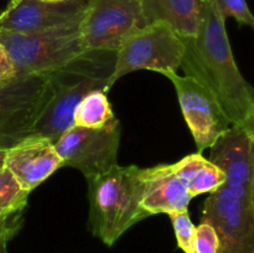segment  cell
I'll return each mask as SVG.
<instances>
[{
  "label": "cell",
  "instance_id": "obj_1",
  "mask_svg": "<svg viewBox=\"0 0 254 253\" xmlns=\"http://www.w3.org/2000/svg\"><path fill=\"white\" fill-rule=\"evenodd\" d=\"M200 1V27L196 36L183 39L181 67L212 94L232 126L254 131L253 88L236 63L226 19L211 0Z\"/></svg>",
  "mask_w": 254,
  "mask_h": 253
},
{
  "label": "cell",
  "instance_id": "obj_2",
  "mask_svg": "<svg viewBox=\"0 0 254 253\" xmlns=\"http://www.w3.org/2000/svg\"><path fill=\"white\" fill-rule=\"evenodd\" d=\"M114 63L116 52L86 50L59 68L44 73V103L31 135L44 136L55 143L73 126V112L86 94L97 89L109 91Z\"/></svg>",
  "mask_w": 254,
  "mask_h": 253
},
{
  "label": "cell",
  "instance_id": "obj_3",
  "mask_svg": "<svg viewBox=\"0 0 254 253\" xmlns=\"http://www.w3.org/2000/svg\"><path fill=\"white\" fill-rule=\"evenodd\" d=\"M89 228L104 245L113 246L131 226L148 217L140 206L141 169L114 165L87 178Z\"/></svg>",
  "mask_w": 254,
  "mask_h": 253
},
{
  "label": "cell",
  "instance_id": "obj_4",
  "mask_svg": "<svg viewBox=\"0 0 254 253\" xmlns=\"http://www.w3.org/2000/svg\"><path fill=\"white\" fill-rule=\"evenodd\" d=\"M0 44L14 63L16 77L54 71L87 50L79 24L34 32L0 30Z\"/></svg>",
  "mask_w": 254,
  "mask_h": 253
},
{
  "label": "cell",
  "instance_id": "obj_5",
  "mask_svg": "<svg viewBox=\"0 0 254 253\" xmlns=\"http://www.w3.org/2000/svg\"><path fill=\"white\" fill-rule=\"evenodd\" d=\"M183 39L166 24L154 22L129 35L116 51L111 87L126 74L150 69L165 74L178 72L184 56Z\"/></svg>",
  "mask_w": 254,
  "mask_h": 253
},
{
  "label": "cell",
  "instance_id": "obj_6",
  "mask_svg": "<svg viewBox=\"0 0 254 253\" xmlns=\"http://www.w3.org/2000/svg\"><path fill=\"white\" fill-rule=\"evenodd\" d=\"M121 135L117 118L98 129L72 126L55 141V148L64 166L77 169L87 179L117 165Z\"/></svg>",
  "mask_w": 254,
  "mask_h": 253
},
{
  "label": "cell",
  "instance_id": "obj_7",
  "mask_svg": "<svg viewBox=\"0 0 254 253\" xmlns=\"http://www.w3.org/2000/svg\"><path fill=\"white\" fill-rule=\"evenodd\" d=\"M144 26L139 0H88L79 32L87 50L116 52Z\"/></svg>",
  "mask_w": 254,
  "mask_h": 253
},
{
  "label": "cell",
  "instance_id": "obj_8",
  "mask_svg": "<svg viewBox=\"0 0 254 253\" xmlns=\"http://www.w3.org/2000/svg\"><path fill=\"white\" fill-rule=\"evenodd\" d=\"M46 86L45 74H30L0 84V148L9 149L31 136Z\"/></svg>",
  "mask_w": 254,
  "mask_h": 253
},
{
  "label": "cell",
  "instance_id": "obj_9",
  "mask_svg": "<svg viewBox=\"0 0 254 253\" xmlns=\"http://www.w3.org/2000/svg\"><path fill=\"white\" fill-rule=\"evenodd\" d=\"M201 221L216 230L221 253H254V203L237 197L225 184L205 200Z\"/></svg>",
  "mask_w": 254,
  "mask_h": 253
},
{
  "label": "cell",
  "instance_id": "obj_10",
  "mask_svg": "<svg viewBox=\"0 0 254 253\" xmlns=\"http://www.w3.org/2000/svg\"><path fill=\"white\" fill-rule=\"evenodd\" d=\"M171 81L178 94L184 119L193 136L197 153H202L230 128V119L212 94L191 77L178 72L164 74Z\"/></svg>",
  "mask_w": 254,
  "mask_h": 253
},
{
  "label": "cell",
  "instance_id": "obj_11",
  "mask_svg": "<svg viewBox=\"0 0 254 253\" xmlns=\"http://www.w3.org/2000/svg\"><path fill=\"white\" fill-rule=\"evenodd\" d=\"M208 160L225 175L237 197L254 203V131L231 126L210 146Z\"/></svg>",
  "mask_w": 254,
  "mask_h": 253
},
{
  "label": "cell",
  "instance_id": "obj_12",
  "mask_svg": "<svg viewBox=\"0 0 254 253\" xmlns=\"http://www.w3.org/2000/svg\"><path fill=\"white\" fill-rule=\"evenodd\" d=\"M88 0L47 2L41 0H10L0 14V30L34 32L81 24Z\"/></svg>",
  "mask_w": 254,
  "mask_h": 253
},
{
  "label": "cell",
  "instance_id": "obj_13",
  "mask_svg": "<svg viewBox=\"0 0 254 253\" xmlns=\"http://www.w3.org/2000/svg\"><path fill=\"white\" fill-rule=\"evenodd\" d=\"M4 166L22 189L31 192L64 166L55 143L44 136L31 135L9 148Z\"/></svg>",
  "mask_w": 254,
  "mask_h": 253
},
{
  "label": "cell",
  "instance_id": "obj_14",
  "mask_svg": "<svg viewBox=\"0 0 254 253\" xmlns=\"http://www.w3.org/2000/svg\"><path fill=\"white\" fill-rule=\"evenodd\" d=\"M141 183L140 206L148 217L188 210L192 200L188 189L173 173L171 164L141 169Z\"/></svg>",
  "mask_w": 254,
  "mask_h": 253
},
{
  "label": "cell",
  "instance_id": "obj_15",
  "mask_svg": "<svg viewBox=\"0 0 254 253\" xmlns=\"http://www.w3.org/2000/svg\"><path fill=\"white\" fill-rule=\"evenodd\" d=\"M145 25L163 22L181 39L196 36L201 22L200 0H139Z\"/></svg>",
  "mask_w": 254,
  "mask_h": 253
},
{
  "label": "cell",
  "instance_id": "obj_16",
  "mask_svg": "<svg viewBox=\"0 0 254 253\" xmlns=\"http://www.w3.org/2000/svg\"><path fill=\"white\" fill-rule=\"evenodd\" d=\"M173 173L188 189L191 197L211 193L225 184V175L201 153L190 154L171 164Z\"/></svg>",
  "mask_w": 254,
  "mask_h": 253
},
{
  "label": "cell",
  "instance_id": "obj_17",
  "mask_svg": "<svg viewBox=\"0 0 254 253\" xmlns=\"http://www.w3.org/2000/svg\"><path fill=\"white\" fill-rule=\"evenodd\" d=\"M116 119L107 92L97 89L81 99L73 112V126L98 129Z\"/></svg>",
  "mask_w": 254,
  "mask_h": 253
},
{
  "label": "cell",
  "instance_id": "obj_18",
  "mask_svg": "<svg viewBox=\"0 0 254 253\" xmlns=\"http://www.w3.org/2000/svg\"><path fill=\"white\" fill-rule=\"evenodd\" d=\"M30 192L21 188L5 166L0 169V218L22 213Z\"/></svg>",
  "mask_w": 254,
  "mask_h": 253
},
{
  "label": "cell",
  "instance_id": "obj_19",
  "mask_svg": "<svg viewBox=\"0 0 254 253\" xmlns=\"http://www.w3.org/2000/svg\"><path fill=\"white\" fill-rule=\"evenodd\" d=\"M168 216L170 217L179 248L184 253H195L193 241H195L196 226L191 221L189 210L178 211V212L170 213Z\"/></svg>",
  "mask_w": 254,
  "mask_h": 253
},
{
  "label": "cell",
  "instance_id": "obj_20",
  "mask_svg": "<svg viewBox=\"0 0 254 253\" xmlns=\"http://www.w3.org/2000/svg\"><path fill=\"white\" fill-rule=\"evenodd\" d=\"M225 19L235 17L240 25L254 26V17L246 0H211Z\"/></svg>",
  "mask_w": 254,
  "mask_h": 253
},
{
  "label": "cell",
  "instance_id": "obj_21",
  "mask_svg": "<svg viewBox=\"0 0 254 253\" xmlns=\"http://www.w3.org/2000/svg\"><path fill=\"white\" fill-rule=\"evenodd\" d=\"M193 251L195 253H221L220 238L213 226L207 221H201L196 227Z\"/></svg>",
  "mask_w": 254,
  "mask_h": 253
},
{
  "label": "cell",
  "instance_id": "obj_22",
  "mask_svg": "<svg viewBox=\"0 0 254 253\" xmlns=\"http://www.w3.org/2000/svg\"><path fill=\"white\" fill-rule=\"evenodd\" d=\"M22 225V213L0 220V253L6 252L9 241L19 232Z\"/></svg>",
  "mask_w": 254,
  "mask_h": 253
},
{
  "label": "cell",
  "instance_id": "obj_23",
  "mask_svg": "<svg viewBox=\"0 0 254 253\" xmlns=\"http://www.w3.org/2000/svg\"><path fill=\"white\" fill-rule=\"evenodd\" d=\"M14 78H16V69L6 50L0 44V84Z\"/></svg>",
  "mask_w": 254,
  "mask_h": 253
},
{
  "label": "cell",
  "instance_id": "obj_24",
  "mask_svg": "<svg viewBox=\"0 0 254 253\" xmlns=\"http://www.w3.org/2000/svg\"><path fill=\"white\" fill-rule=\"evenodd\" d=\"M5 154H6V149L0 148V169L4 166V160H5Z\"/></svg>",
  "mask_w": 254,
  "mask_h": 253
},
{
  "label": "cell",
  "instance_id": "obj_25",
  "mask_svg": "<svg viewBox=\"0 0 254 253\" xmlns=\"http://www.w3.org/2000/svg\"><path fill=\"white\" fill-rule=\"evenodd\" d=\"M41 1H47V2H62V1H68V0H41Z\"/></svg>",
  "mask_w": 254,
  "mask_h": 253
},
{
  "label": "cell",
  "instance_id": "obj_26",
  "mask_svg": "<svg viewBox=\"0 0 254 253\" xmlns=\"http://www.w3.org/2000/svg\"><path fill=\"white\" fill-rule=\"evenodd\" d=\"M15 216V215H14ZM2 218H6V217H2ZM0 220H1V218H0Z\"/></svg>",
  "mask_w": 254,
  "mask_h": 253
}]
</instances>
